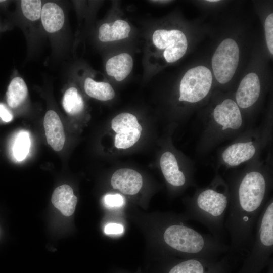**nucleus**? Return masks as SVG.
Returning a JSON list of instances; mask_svg holds the SVG:
<instances>
[{
    "mask_svg": "<svg viewBox=\"0 0 273 273\" xmlns=\"http://www.w3.org/2000/svg\"><path fill=\"white\" fill-rule=\"evenodd\" d=\"M4 1H2V0H0V2H3Z\"/></svg>",
    "mask_w": 273,
    "mask_h": 273,
    "instance_id": "nucleus-28",
    "label": "nucleus"
},
{
    "mask_svg": "<svg viewBox=\"0 0 273 273\" xmlns=\"http://www.w3.org/2000/svg\"><path fill=\"white\" fill-rule=\"evenodd\" d=\"M229 204V197L226 193L214 188H207L198 193L190 201L186 218L201 223L214 238L225 243L227 234L225 217Z\"/></svg>",
    "mask_w": 273,
    "mask_h": 273,
    "instance_id": "nucleus-1",
    "label": "nucleus"
},
{
    "mask_svg": "<svg viewBox=\"0 0 273 273\" xmlns=\"http://www.w3.org/2000/svg\"><path fill=\"white\" fill-rule=\"evenodd\" d=\"M260 92V83L257 74H247L242 79L237 90V104L242 108L251 106L258 100Z\"/></svg>",
    "mask_w": 273,
    "mask_h": 273,
    "instance_id": "nucleus-6",
    "label": "nucleus"
},
{
    "mask_svg": "<svg viewBox=\"0 0 273 273\" xmlns=\"http://www.w3.org/2000/svg\"><path fill=\"white\" fill-rule=\"evenodd\" d=\"M266 41L268 49L271 54H273V14H269L264 24Z\"/></svg>",
    "mask_w": 273,
    "mask_h": 273,
    "instance_id": "nucleus-23",
    "label": "nucleus"
},
{
    "mask_svg": "<svg viewBox=\"0 0 273 273\" xmlns=\"http://www.w3.org/2000/svg\"><path fill=\"white\" fill-rule=\"evenodd\" d=\"M152 39L157 48L165 49L163 56L168 63H173L180 59L187 50L186 36L179 30L158 29L154 32Z\"/></svg>",
    "mask_w": 273,
    "mask_h": 273,
    "instance_id": "nucleus-4",
    "label": "nucleus"
},
{
    "mask_svg": "<svg viewBox=\"0 0 273 273\" xmlns=\"http://www.w3.org/2000/svg\"><path fill=\"white\" fill-rule=\"evenodd\" d=\"M111 126L115 132L124 127H134L141 132L142 130L136 117L128 113H122L115 116L112 120Z\"/></svg>",
    "mask_w": 273,
    "mask_h": 273,
    "instance_id": "nucleus-21",
    "label": "nucleus"
},
{
    "mask_svg": "<svg viewBox=\"0 0 273 273\" xmlns=\"http://www.w3.org/2000/svg\"><path fill=\"white\" fill-rule=\"evenodd\" d=\"M105 205L109 208H119L124 204L123 196L118 194H108L105 195L103 198Z\"/></svg>",
    "mask_w": 273,
    "mask_h": 273,
    "instance_id": "nucleus-24",
    "label": "nucleus"
},
{
    "mask_svg": "<svg viewBox=\"0 0 273 273\" xmlns=\"http://www.w3.org/2000/svg\"><path fill=\"white\" fill-rule=\"evenodd\" d=\"M84 87L89 96L101 101L111 100L115 95L114 89L109 83L96 82L89 77L85 79Z\"/></svg>",
    "mask_w": 273,
    "mask_h": 273,
    "instance_id": "nucleus-16",
    "label": "nucleus"
},
{
    "mask_svg": "<svg viewBox=\"0 0 273 273\" xmlns=\"http://www.w3.org/2000/svg\"><path fill=\"white\" fill-rule=\"evenodd\" d=\"M116 132L114 144L118 149H127L132 146L141 136V131L134 127H124Z\"/></svg>",
    "mask_w": 273,
    "mask_h": 273,
    "instance_id": "nucleus-19",
    "label": "nucleus"
},
{
    "mask_svg": "<svg viewBox=\"0 0 273 273\" xmlns=\"http://www.w3.org/2000/svg\"><path fill=\"white\" fill-rule=\"evenodd\" d=\"M256 150L252 142L237 143L228 147L222 153L223 161L231 166H236L251 159Z\"/></svg>",
    "mask_w": 273,
    "mask_h": 273,
    "instance_id": "nucleus-10",
    "label": "nucleus"
},
{
    "mask_svg": "<svg viewBox=\"0 0 273 273\" xmlns=\"http://www.w3.org/2000/svg\"><path fill=\"white\" fill-rule=\"evenodd\" d=\"M53 205L65 216H70L75 211L77 198L74 195L72 188L68 185L56 188L51 198Z\"/></svg>",
    "mask_w": 273,
    "mask_h": 273,
    "instance_id": "nucleus-9",
    "label": "nucleus"
},
{
    "mask_svg": "<svg viewBox=\"0 0 273 273\" xmlns=\"http://www.w3.org/2000/svg\"><path fill=\"white\" fill-rule=\"evenodd\" d=\"M40 17L45 30L49 33L59 31L64 23L63 11L54 3L48 2L42 6Z\"/></svg>",
    "mask_w": 273,
    "mask_h": 273,
    "instance_id": "nucleus-12",
    "label": "nucleus"
},
{
    "mask_svg": "<svg viewBox=\"0 0 273 273\" xmlns=\"http://www.w3.org/2000/svg\"><path fill=\"white\" fill-rule=\"evenodd\" d=\"M208 259L198 257H189L174 265L168 273H209L212 263Z\"/></svg>",
    "mask_w": 273,
    "mask_h": 273,
    "instance_id": "nucleus-15",
    "label": "nucleus"
},
{
    "mask_svg": "<svg viewBox=\"0 0 273 273\" xmlns=\"http://www.w3.org/2000/svg\"><path fill=\"white\" fill-rule=\"evenodd\" d=\"M62 105L65 111L71 115L78 114L83 110L84 102L75 87H70L65 92Z\"/></svg>",
    "mask_w": 273,
    "mask_h": 273,
    "instance_id": "nucleus-18",
    "label": "nucleus"
},
{
    "mask_svg": "<svg viewBox=\"0 0 273 273\" xmlns=\"http://www.w3.org/2000/svg\"><path fill=\"white\" fill-rule=\"evenodd\" d=\"M213 117L222 129H239L242 124V118L239 106L233 100L227 99L217 105L214 109Z\"/></svg>",
    "mask_w": 273,
    "mask_h": 273,
    "instance_id": "nucleus-5",
    "label": "nucleus"
},
{
    "mask_svg": "<svg viewBox=\"0 0 273 273\" xmlns=\"http://www.w3.org/2000/svg\"><path fill=\"white\" fill-rule=\"evenodd\" d=\"M113 188L127 195H134L141 190L143 185L141 175L134 170L122 168L116 171L111 177Z\"/></svg>",
    "mask_w": 273,
    "mask_h": 273,
    "instance_id": "nucleus-7",
    "label": "nucleus"
},
{
    "mask_svg": "<svg viewBox=\"0 0 273 273\" xmlns=\"http://www.w3.org/2000/svg\"><path fill=\"white\" fill-rule=\"evenodd\" d=\"M239 61V48L232 38L224 39L218 46L212 58L215 78L221 84L228 83L233 77Z\"/></svg>",
    "mask_w": 273,
    "mask_h": 273,
    "instance_id": "nucleus-3",
    "label": "nucleus"
},
{
    "mask_svg": "<svg viewBox=\"0 0 273 273\" xmlns=\"http://www.w3.org/2000/svg\"><path fill=\"white\" fill-rule=\"evenodd\" d=\"M28 90L24 80L19 77L13 78L6 93L7 101L11 108H16L26 99Z\"/></svg>",
    "mask_w": 273,
    "mask_h": 273,
    "instance_id": "nucleus-17",
    "label": "nucleus"
},
{
    "mask_svg": "<svg viewBox=\"0 0 273 273\" xmlns=\"http://www.w3.org/2000/svg\"><path fill=\"white\" fill-rule=\"evenodd\" d=\"M133 67V60L128 53H123L110 58L106 64L107 74L113 76L118 81L124 80Z\"/></svg>",
    "mask_w": 273,
    "mask_h": 273,
    "instance_id": "nucleus-13",
    "label": "nucleus"
},
{
    "mask_svg": "<svg viewBox=\"0 0 273 273\" xmlns=\"http://www.w3.org/2000/svg\"><path fill=\"white\" fill-rule=\"evenodd\" d=\"M130 30L126 21L118 19L113 23L102 24L99 28V38L102 42L123 39L128 37Z\"/></svg>",
    "mask_w": 273,
    "mask_h": 273,
    "instance_id": "nucleus-14",
    "label": "nucleus"
},
{
    "mask_svg": "<svg viewBox=\"0 0 273 273\" xmlns=\"http://www.w3.org/2000/svg\"><path fill=\"white\" fill-rule=\"evenodd\" d=\"M124 231L123 226L118 223H110L107 224L104 228V232L106 234H120Z\"/></svg>",
    "mask_w": 273,
    "mask_h": 273,
    "instance_id": "nucleus-25",
    "label": "nucleus"
},
{
    "mask_svg": "<svg viewBox=\"0 0 273 273\" xmlns=\"http://www.w3.org/2000/svg\"><path fill=\"white\" fill-rule=\"evenodd\" d=\"M21 8L23 15L31 21L40 18L41 13V1L39 0H23Z\"/></svg>",
    "mask_w": 273,
    "mask_h": 273,
    "instance_id": "nucleus-22",
    "label": "nucleus"
},
{
    "mask_svg": "<svg viewBox=\"0 0 273 273\" xmlns=\"http://www.w3.org/2000/svg\"><path fill=\"white\" fill-rule=\"evenodd\" d=\"M0 117L6 122H10L12 120L13 116L11 112L6 108V107L0 104Z\"/></svg>",
    "mask_w": 273,
    "mask_h": 273,
    "instance_id": "nucleus-26",
    "label": "nucleus"
},
{
    "mask_svg": "<svg viewBox=\"0 0 273 273\" xmlns=\"http://www.w3.org/2000/svg\"><path fill=\"white\" fill-rule=\"evenodd\" d=\"M160 166L166 180L174 187H181L186 182L184 173L179 170L175 156L170 152L164 153L160 158Z\"/></svg>",
    "mask_w": 273,
    "mask_h": 273,
    "instance_id": "nucleus-11",
    "label": "nucleus"
},
{
    "mask_svg": "<svg viewBox=\"0 0 273 273\" xmlns=\"http://www.w3.org/2000/svg\"><path fill=\"white\" fill-rule=\"evenodd\" d=\"M207 2H219V1H215V0H213V1H207Z\"/></svg>",
    "mask_w": 273,
    "mask_h": 273,
    "instance_id": "nucleus-27",
    "label": "nucleus"
},
{
    "mask_svg": "<svg viewBox=\"0 0 273 273\" xmlns=\"http://www.w3.org/2000/svg\"><path fill=\"white\" fill-rule=\"evenodd\" d=\"M212 83L211 71L204 66L188 70L183 77L179 86V101L198 102L209 93Z\"/></svg>",
    "mask_w": 273,
    "mask_h": 273,
    "instance_id": "nucleus-2",
    "label": "nucleus"
},
{
    "mask_svg": "<svg viewBox=\"0 0 273 273\" xmlns=\"http://www.w3.org/2000/svg\"><path fill=\"white\" fill-rule=\"evenodd\" d=\"M43 126L48 143L56 151H59L64 147L65 135L62 123L58 115L53 110L46 113Z\"/></svg>",
    "mask_w": 273,
    "mask_h": 273,
    "instance_id": "nucleus-8",
    "label": "nucleus"
},
{
    "mask_svg": "<svg viewBox=\"0 0 273 273\" xmlns=\"http://www.w3.org/2000/svg\"><path fill=\"white\" fill-rule=\"evenodd\" d=\"M30 147L29 133L25 131H21L17 135L13 145V152L15 159L18 161L23 160L28 155Z\"/></svg>",
    "mask_w": 273,
    "mask_h": 273,
    "instance_id": "nucleus-20",
    "label": "nucleus"
}]
</instances>
